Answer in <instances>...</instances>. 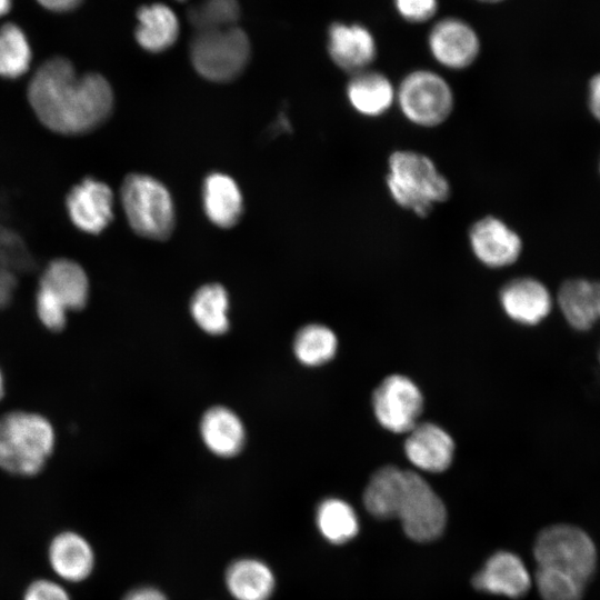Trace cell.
Returning <instances> with one entry per match:
<instances>
[{"label": "cell", "instance_id": "obj_1", "mask_svg": "<svg viewBox=\"0 0 600 600\" xmlns=\"http://www.w3.org/2000/svg\"><path fill=\"white\" fill-rule=\"evenodd\" d=\"M28 99L38 119L63 134L99 127L113 107L109 82L98 73L78 77L63 57L50 58L37 69L28 86Z\"/></svg>", "mask_w": 600, "mask_h": 600}, {"label": "cell", "instance_id": "obj_2", "mask_svg": "<svg viewBox=\"0 0 600 600\" xmlns=\"http://www.w3.org/2000/svg\"><path fill=\"white\" fill-rule=\"evenodd\" d=\"M386 184L399 207L421 218L451 193L448 179L432 159L413 150H396L389 156Z\"/></svg>", "mask_w": 600, "mask_h": 600}, {"label": "cell", "instance_id": "obj_3", "mask_svg": "<svg viewBox=\"0 0 600 600\" xmlns=\"http://www.w3.org/2000/svg\"><path fill=\"white\" fill-rule=\"evenodd\" d=\"M56 443L51 422L36 412L13 411L0 417V469L20 476L38 474Z\"/></svg>", "mask_w": 600, "mask_h": 600}, {"label": "cell", "instance_id": "obj_4", "mask_svg": "<svg viewBox=\"0 0 600 600\" xmlns=\"http://www.w3.org/2000/svg\"><path fill=\"white\" fill-rule=\"evenodd\" d=\"M120 200L131 228L140 236L163 240L174 226V208L167 188L146 174H129L121 187Z\"/></svg>", "mask_w": 600, "mask_h": 600}, {"label": "cell", "instance_id": "obj_5", "mask_svg": "<svg viewBox=\"0 0 600 600\" xmlns=\"http://www.w3.org/2000/svg\"><path fill=\"white\" fill-rule=\"evenodd\" d=\"M538 567L570 573L586 583L597 568L598 553L591 537L581 528L558 523L544 528L533 546Z\"/></svg>", "mask_w": 600, "mask_h": 600}, {"label": "cell", "instance_id": "obj_6", "mask_svg": "<svg viewBox=\"0 0 600 600\" xmlns=\"http://www.w3.org/2000/svg\"><path fill=\"white\" fill-rule=\"evenodd\" d=\"M396 103L410 123L433 128L452 113L454 94L441 74L417 69L406 74L396 88Z\"/></svg>", "mask_w": 600, "mask_h": 600}, {"label": "cell", "instance_id": "obj_7", "mask_svg": "<svg viewBox=\"0 0 600 600\" xmlns=\"http://www.w3.org/2000/svg\"><path fill=\"white\" fill-rule=\"evenodd\" d=\"M250 42L237 26L196 32L190 43V58L203 78L224 82L238 77L248 63Z\"/></svg>", "mask_w": 600, "mask_h": 600}, {"label": "cell", "instance_id": "obj_8", "mask_svg": "<svg viewBox=\"0 0 600 600\" xmlns=\"http://www.w3.org/2000/svg\"><path fill=\"white\" fill-rule=\"evenodd\" d=\"M397 518L406 534L417 542L437 539L447 522L446 507L431 486L417 472L404 470Z\"/></svg>", "mask_w": 600, "mask_h": 600}, {"label": "cell", "instance_id": "obj_9", "mask_svg": "<svg viewBox=\"0 0 600 600\" xmlns=\"http://www.w3.org/2000/svg\"><path fill=\"white\" fill-rule=\"evenodd\" d=\"M374 414L392 432H409L421 413L423 400L419 388L407 377L391 374L373 392Z\"/></svg>", "mask_w": 600, "mask_h": 600}, {"label": "cell", "instance_id": "obj_10", "mask_svg": "<svg viewBox=\"0 0 600 600\" xmlns=\"http://www.w3.org/2000/svg\"><path fill=\"white\" fill-rule=\"evenodd\" d=\"M432 58L451 70L469 68L479 57L481 42L477 31L457 17L438 20L428 34Z\"/></svg>", "mask_w": 600, "mask_h": 600}, {"label": "cell", "instance_id": "obj_11", "mask_svg": "<svg viewBox=\"0 0 600 600\" xmlns=\"http://www.w3.org/2000/svg\"><path fill=\"white\" fill-rule=\"evenodd\" d=\"M468 238L474 257L490 268L513 264L522 252L519 233L498 217L486 216L477 220L470 227Z\"/></svg>", "mask_w": 600, "mask_h": 600}, {"label": "cell", "instance_id": "obj_12", "mask_svg": "<svg viewBox=\"0 0 600 600\" xmlns=\"http://www.w3.org/2000/svg\"><path fill=\"white\" fill-rule=\"evenodd\" d=\"M66 208L78 229L97 234L104 230L113 218L112 190L99 180L87 178L69 191Z\"/></svg>", "mask_w": 600, "mask_h": 600}, {"label": "cell", "instance_id": "obj_13", "mask_svg": "<svg viewBox=\"0 0 600 600\" xmlns=\"http://www.w3.org/2000/svg\"><path fill=\"white\" fill-rule=\"evenodd\" d=\"M328 52L337 67L353 74L369 69L377 58L378 47L366 26L334 22L328 30Z\"/></svg>", "mask_w": 600, "mask_h": 600}, {"label": "cell", "instance_id": "obj_14", "mask_svg": "<svg viewBox=\"0 0 600 600\" xmlns=\"http://www.w3.org/2000/svg\"><path fill=\"white\" fill-rule=\"evenodd\" d=\"M47 557L57 578L69 583L87 580L96 564L91 543L81 533L72 530H64L52 537Z\"/></svg>", "mask_w": 600, "mask_h": 600}, {"label": "cell", "instance_id": "obj_15", "mask_svg": "<svg viewBox=\"0 0 600 600\" xmlns=\"http://www.w3.org/2000/svg\"><path fill=\"white\" fill-rule=\"evenodd\" d=\"M531 582L524 562L509 551L493 553L472 579L477 590L512 599L523 597L531 588Z\"/></svg>", "mask_w": 600, "mask_h": 600}, {"label": "cell", "instance_id": "obj_16", "mask_svg": "<svg viewBox=\"0 0 600 600\" xmlns=\"http://www.w3.org/2000/svg\"><path fill=\"white\" fill-rule=\"evenodd\" d=\"M500 302L511 319L529 326L541 322L552 309L549 289L532 277H520L507 282L500 291Z\"/></svg>", "mask_w": 600, "mask_h": 600}, {"label": "cell", "instance_id": "obj_17", "mask_svg": "<svg viewBox=\"0 0 600 600\" xmlns=\"http://www.w3.org/2000/svg\"><path fill=\"white\" fill-rule=\"evenodd\" d=\"M557 301L570 328L588 331L600 320V280L569 278L560 284Z\"/></svg>", "mask_w": 600, "mask_h": 600}, {"label": "cell", "instance_id": "obj_18", "mask_svg": "<svg viewBox=\"0 0 600 600\" xmlns=\"http://www.w3.org/2000/svg\"><path fill=\"white\" fill-rule=\"evenodd\" d=\"M408 460L428 472H442L452 462L454 443L439 426L430 422L416 424L404 442Z\"/></svg>", "mask_w": 600, "mask_h": 600}, {"label": "cell", "instance_id": "obj_19", "mask_svg": "<svg viewBox=\"0 0 600 600\" xmlns=\"http://www.w3.org/2000/svg\"><path fill=\"white\" fill-rule=\"evenodd\" d=\"M346 96L357 113L367 118H378L396 103V87L386 74L369 68L351 74Z\"/></svg>", "mask_w": 600, "mask_h": 600}, {"label": "cell", "instance_id": "obj_20", "mask_svg": "<svg viewBox=\"0 0 600 600\" xmlns=\"http://www.w3.org/2000/svg\"><path fill=\"white\" fill-rule=\"evenodd\" d=\"M40 287L49 290L71 310L82 309L89 298V280L82 267L69 259L52 260L43 270Z\"/></svg>", "mask_w": 600, "mask_h": 600}, {"label": "cell", "instance_id": "obj_21", "mask_svg": "<svg viewBox=\"0 0 600 600\" xmlns=\"http://www.w3.org/2000/svg\"><path fill=\"white\" fill-rule=\"evenodd\" d=\"M224 581L236 600H269L276 588L272 570L256 558H241L230 563Z\"/></svg>", "mask_w": 600, "mask_h": 600}, {"label": "cell", "instance_id": "obj_22", "mask_svg": "<svg viewBox=\"0 0 600 600\" xmlns=\"http://www.w3.org/2000/svg\"><path fill=\"white\" fill-rule=\"evenodd\" d=\"M136 39L147 51L169 49L179 34V20L171 8L163 3L141 7L137 12Z\"/></svg>", "mask_w": 600, "mask_h": 600}, {"label": "cell", "instance_id": "obj_23", "mask_svg": "<svg viewBox=\"0 0 600 600\" xmlns=\"http://www.w3.org/2000/svg\"><path fill=\"white\" fill-rule=\"evenodd\" d=\"M203 206L208 218L218 227L234 226L242 213V196L239 187L227 174L214 172L203 184Z\"/></svg>", "mask_w": 600, "mask_h": 600}, {"label": "cell", "instance_id": "obj_24", "mask_svg": "<svg viewBox=\"0 0 600 600\" xmlns=\"http://www.w3.org/2000/svg\"><path fill=\"white\" fill-rule=\"evenodd\" d=\"M200 432L206 446L220 457L237 454L244 442L241 420L224 407L211 408L203 414Z\"/></svg>", "mask_w": 600, "mask_h": 600}, {"label": "cell", "instance_id": "obj_25", "mask_svg": "<svg viewBox=\"0 0 600 600\" xmlns=\"http://www.w3.org/2000/svg\"><path fill=\"white\" fill-rule=\"evenodd\" d=\"M404 470L387 466L370 478L363 493L367 510L378 519L397 518L403 490Z\"/></svg>", "mask_w": 600, "mask_h": 600}, {"label": "cell", "instance_id": "obj_26", "mask_svg": "<svg viewBox=\"0 0 600 600\" xmlns=\"http://www.w3.org/2000/svg\"><path fill=\"white\" fill-rule=\"evenodd\" d=\"M228 307L227 291L217 283L206 284L198 289L190 302L192 318L203 331L210 334H221L228 330Z\"/></svg>", "mask_w": 600, "mask_h": 600}, {"label": "cell", "instance_id": "obj_27", "mask_svg": "<svg viewBox=\"0 0 600 600\" xmlns=\"http://www.w3.org/2000/svg\"><path fill=\"white\" fill-rule=\"evenodd\" d=\"M316 522L322 537L333 544L348 542L359 531L354 510L348 502L338 498L326 499L319 504Z\"/></svg>", "mask_w": 600, "mask_h": 600}, {"label": "cell", "instance_id": "obj_28", "mask_svg": "<svg viewBox=\"0 0 600 600\" xmlns=\"http://www.w3.org/2000/svg\"><path fill=\"white\" fill-rule=\"evenodd\" d=\"M31 47L23 30L8 22L0 27V77L17 79L30 68Z\"/></svg>", "mask_w": 600, "mask_h": 600}, {"label": "cell", "instance_id": "obj_29", "mask_svg": "<svg viewBox=\"0 0 600 600\" xmlns=\"http://www.w3.org/2000/svg\"><path fill=\"white\" fill-rule=\"evenodd\" d=\"M337 346V337L328 327L308 324L297 333L293 350L301 363L316 367L332 359Z\"/></svg>", "mask_w": 600, "mask_h": 600}, {"label": "cell", "instance_id": "obj_30", "mask_svg": "<svg viewBox=\"0 0 600 600\" xmlns=\"http://www.w3.org/2000/svg\"><path fill=\"white\" fill-rule=\"evenodd\" d=\"M239 16L237 0H202L188 11L189 22L196 32L233 27Z\"/></svg>", "mask_w": 600, "mask_h": 600}, {"label": "cell", "instance_id": "obj_31", "mask_svg": "<svg viewBox=\"0 0 600 600\" xmlns=\"http://www.w3.org/2000/svg\"><path fill=\"white\" fill-rule=\"evenodd\" d=\"M536 587L543 600H581L587 583L581 579L548 567H538Z\"/></svg>", "mask_w": 600, "mask_h": 600}, {"label": "cell", "instance_id": "obj_32", "mask_svg": "<svg viewBox=\"0 0 600 600\" xmlns=\"http://www.w3.org/2000/svg\"><path fill=\"white\" fill-rule=\"evenodd\" d=\"M36 312L40 322L51 331H60L67 323L68 309L49 290L38 288Z\"/></svg>", "mask_w": 600, "mask_h": 600}, {"label": "cell", "instance_id": "obj_33", "mask_svg": "<svg viewBox=\"0 0 600 600\" xmlns=\"http://www.w3.org/2000/svg\"><path fill=\"white\" fill-rule=\"evenodd\" d=\"M22 600H72L66 587L59 581L40 578L24 590Z\"/></svg>", "mask_w": 600, "mask_h": 600}, {"label": "cell", "instance_id": "obj_34", "mask_svg": "<svg viewBox=\"0 0 600 600\" xmlns=\"http://www.w3.org/2000/svg\"><path fill=\"white\" fill-rule=\"evenodd\" d=\"M398 13L408 22L430 20L438 10V0H393Z\"/></svg>", "mask_w": 600, "mask_h": 600}, {"label": "cell", "instance_id": "obj_35", "mask_svg": "<svg viewBox=\"0 0 600 600\" xmlns=\"http://www.w3.org/2000/svg\"><path fill=\"white\" fill-rule=\"evenodd\" d=\"M17 288V279L11 269L0 266V309L8 307Z\"/></svg>", "mask_w": 600, "mask_h": 600}, {"label": "cell", "instance_id": "obj_36", "mask_svg": "<svg viewBox=\"0 0 600 600\" xmlns=\"http://www.w3.org/2000/svg\"><path fill=\"white\" fill-rule=\"evenodd\" d=\"M587 104L593 119L600 123V71L596 72L588 82Z\"/></svg>", "mask_w": 600, "mask_h": 600}, {"label": "cell", "instance_id": "obj_37", "mask_svg": "<svg viewBox=\"0 0 600 600\" xmlns=\"http://www.w3.org/2000/svg\"><path fill=\"white\" fill-rule=\"evenodd\" d=\"M122 600H168V598L157 588L139 587L129 591Z\"/></svg>", "mask_w": 600, "mask_h": 600}, {"label": "cell", "instance_id": "obj_38", "mask_svg": "<svg viewBox=\"0 0 600 600\" xmlns=\"http://www.w3.org/2000/svg\"><path fill=\"white\" fill-rule=\"evenodd\" d=\"M43 8L54 12H66L77 8L82 0H37Z\"/></svg>", "mask_w": 600, "mask_h": 600}, {"label": "cell", "instance_id": "obj_39", "mask_svg": "<svg viewBox=\"0 0 600 600\" xmlns=\"http://www.w3.org/2000/svg\"><path fill=\"white\" fill-rule=\"evenodd\" d=\"M11 4L12 0H0V19L10 11Z\"/></svg>", "mask_w": 600, "mask_h": 600}, {"label": "cell", "instance_id": "obj_40", "mask_svg": "<svg viewBox=\"0 0 600 600\" xmlns=\"http://www.w3.org/2000/svg\"><path fill=\"white\" fill-rule=\"evenodd\" d=\"M3 390H4V382H3V376H2V372L0 370V400L3 396Z\"/></svg>", "mask_w": 600, "mask_h": 600}, {"label": "cell", "instance_id": "obj_41", "mask_svg": "<svg viewBox=\"0 0 600 600\" xmlns=\"http://www.w3.org/2000/svg\"><path fill=\"white\" fill-rule=\"evenodd\" d=\"M478 1L487 2V3H496V2H501V1H504V0H478Z\"/></svg>", "mask_w": 600, "mask_h": 600}, {"label": "cell", "instance_id": "obj_42", "mask_svg": "<svg viewBox=\"0 0 600 600\" xmlns=\"http://www.w3.org/2000/svg\"><path fill=\"white\" fill-rule=\"evenodd\" d=\"M598 358H599V362H600V349H599V354H598Z\"/></svg>", "mask_w": 600, "mask_h": 600}, {"label": "cell", "instance_id": "obj_43", "mask_svg": "<svg viewBox=\"0 0 600 600\" xmlns=\"http://www.w3.org/2000/svg\"><path fill=\"white\" fill-rule=\"evenodd\" d=\"M599 173H600V161H599Z\"/></svg>", "mask_w": 600, "mask_h": 600}]
</instances>
